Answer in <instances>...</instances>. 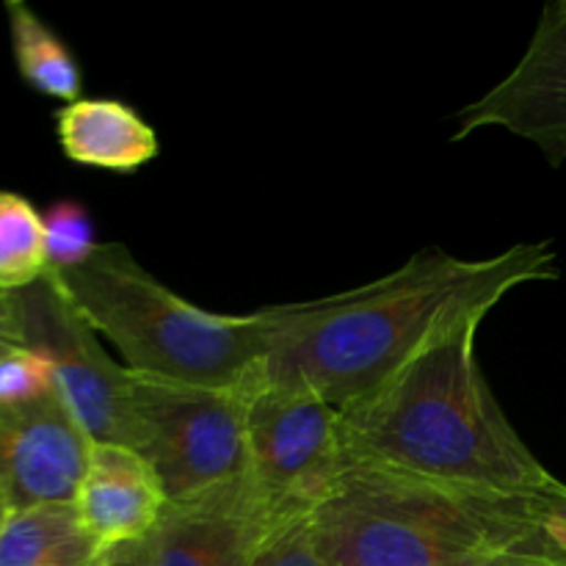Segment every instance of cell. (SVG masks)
Instances as JSON below:
<instances>
[{
    "mask_svg": "<svg viewBox=\"0 0 566 566\" xmlns=\"http://www.w3.org/2000/svg\"><path fill=\"white\" fill-rule=\"evenodd\" d=\"M484 318L473 313L448 324L340 409L346 468L566 506V484L514 431L481 370L475 340Z\"/></svg>",
    "mask_w": 566,
    "mask_h": 566,
    "instance_id": "1",
    "label": "cell"
},
{
    "mask_svg": "<svg viewBox=\"0 0 566 566\" xmlns=\"http://www.w3.org/2000/svg\"><path fill=\"white\" fill-rule=\"evenodd\" d=\"M556 263L551 241L517 243L484 260L426 249L370 285L291 304V321L265 363L343 409L396 374L448 324L490 315L514 287L556 280Z\"/></svg>",
    "mask_w": 566,
    "mask_h": 566,
    "instance_id": "2",
    "label": "cell"
},
{
    "mask_svg": "<svg viewBox=\"0 0 566 566\" xmlns=\"http://www.w3.org/2000/svg\"><path fill=\"white\" fill-rule=\"evenodd\" d=\"M66 302L119 352L130 374L235 387L274 354L291 304L247 315L210 313L155 280L125 243H99L86 263L48 271Z\"/></svg>",
    "mask_w": 566,
    "mask_h": 566,
    "instance_id": "3",
    "label": "cell"
},
{
    "mask_svg": "<svg viewBox=\"0 0 566 566\" xmlns=\"http://www.w3.org/2000/svg\"><path fill=\"white\" fill-rule=\"evenodd\" d=\"M313 517L335 566H479L551 539L566 506L346 468Z\"/></svg>",
    "mask_w": 566,
    "mask_h": 566,
    "instance_id": "4",
    "label": "cell"
},
{
    "mask_svg": "<svg viewBox=\"0 0 566 566\" xmlns=\"http://www.w3.org/2000/svg\"><path fill=\"white\" fill-rule=\"evenodd\" d=\"M243 390L247 475L276 520L313 514L346 470L340 409L265 359Z\"/></svg>",
    "mask_w": 566,
    "mask_h": 566,
    "instance_id": "5",
    "label": "cell"
},
{
    "mask_svg": "<svg viewBox=\"0 0 566 566\" xmlns=\"http://www.w3.org/2000/svg\"><path fill=\"white\" fill-rule=\"evenodd\" d=\"M142 453L166 501L197 495L247 473V390L130 374Z\"/></svg>",
    "mask_w": 566,
    "mask_h": 566,
    "instance_id": "6",
    "label": "cell"
},
{
    "mask_svg": "<svg viewBox=\"0 0 566 566\" xmlns=\"http://www.w3.org/2000/svg\"><path fill=\"white\" fill-rule=\"evenodd\" d=\"M22 346L53 365L55 387L94 442H116L142 453V429L130 398V370L66 302L53 276L11 293Z\"/></svg>",
    "mask_w": 566,
    "mask_h": 566,
    "instance_id": "7",
    "label": "cell"
},
{
    "mask_svg": "<svg viewBox=\"0 0 566 566\" xmlns=\"http://www.w3.org/2000/svg\"><path fill=\"white\" fill-rule=\"evenodd\" d=\"M486 127L536 144L553 166L566 160V0L545 6L517 66L459 111L453 142Z\"/></svg>",
    "mask_w": 566,
    "mask_h": 566,
    "instance_id": "8",
    "label": "cell"
},
{
    "mask_svg": "<svg viewBox=\"0 0 566 566\" xmlns=\"http://www.w3.org/2000/svg\"><path fill=\"white\" fill-rule=\"evenodd\" d=\"M280 520L247 473L166 501L147 547L153 566H258Z\"/></svg>",
    "mask_w": 566,
    "mask_h": 566,
    "instance_id": "9",
    "label": "cell"
},
{
    "mask_svg": "<svg viewBox=\"0 0 566 566\" xmlns=\"http://www.w3.org/2000/svg\"><path fill=\"white\" fill-rule=\"evenodd\" d=\"M92 446L59 387L36 401L0 407V481L11 512L75 503Z\"/></svg>",
    "mask_w": 566,
    "mask_h": 566,
    "instance_id": "10",
    "label": "cell"
},
{
    "mask_svg": "<svg viewBox=\"0 0 566 566\" xmlns=\"http://www.w3.org/2000/svg\"><path fill=\"white\" fill-rule=\"evenodd\" d=\"M72 506L99 547H114L147 539L166 506V492L136 448L94 442Z\"/></svg>",
    "mask_w": 566,
    "mask_h": 566,
    "instance_id": "11",
    "label": "cell"
},
{
    "mask_svg": "<svg viewBox=\"0 0 566 566\" xmlns=\"http://www.w3.org/2000/svg\"><path fill=\"white\" fill-rule=\"evenodd\" d=\"M59 144L70 160L92 169L130 171L158 158L153 125L119 99H77L55 114Z\"/></svg>",
    "mask_w": 566,
    "mask_h": 566,
    "instance_id": "12",
    "label": "cell"
},
{
    "mask_svg": "<svg viewBox=\"0 0 566 566\" xmlns=\"http://www.w3.org/2000/svg\"><path fill=\"white\" fill-rule=\"evenodd\" d=\"M103 551L72 503L9 512L0 531V566H92Z\"/></svg>",
    "mask_w": 566,
    "mask_h": 566,
    "instance_id": "13",
    "label": "cell"
},
{
    "mask_svg": "<svg viewBox=\"0 0 566 566\" xmlns=\"http://www.w3.org/2000/svg\"><path fill=\"white\" fill-rule=\"evenodd\" d=\"M11 25V48H14L17 70L22 81L39 94L64 99L66 105L81 99L83 77L75 55L66 44L39 20L31 6L11 0L6 3Z\"/></svg>",
    "mask_w": 566,
    "mask_h": 566,
    "instance_id": "14",
    "label": "cell"
},
{
    "mask_svg": "<svg viewBox=\"0 0 566 566\" xmlns=\"http://www.w3.org/2000/svg\"><path fill=\"white\" fill-rule=\"evenodd\" d=\"M44 219L25 197L0 191V293L11 296L48 276Z\"/></svg>",
    "mask_w": 566,
    "mask_h": 566,
    "instance_id": "15",
    "label": "cell"
},
{
    "mask_svg": "<svg viewBox=\"0 0 566 566\" xmlns=\"http://www.w3.org/2000/svg\"><path fill=\"white\" fill-rule=\"evenodd\" d=\"M42 219L50 271H70L86 263L97 252L99 243L94 241V224L81 202L61 199V202L50 205Z\"/></svg>",
    "mask_w": 566,
    "mask_h": 566,
    "instance_id": "16",
    "label": "cell"
},
{
    "mask_svg": "<svg viewBox=\"0 0 566 566\" xmlns=\"http://www.w3.org/2000/svg\"><path fill=\"white\" fill-rule=\"evenodd\" d=\"M258 566H335L318 528H315L313 514H296L285 517L274 525L269 534Z\"/></svg>",
    "mask_w": 566,
    "mask_h": 566,
    "instance_id": "17",
    "label": "cell"
},
{
    "mask_svg": "<svg viewBox=\"0 0 566 566\" xmlns=\"http://www.w3.org/2000/svg\"><path fill=\"white\" fill-rule=\"evenodd\" d=\"M55 390L53 365L33 348L14 346L0 357V407L36 401Z\"/></svg>",
    "mask_w": 566,
    "mask_h": 566,
    "instance_id": "18",
    "label": "cell"
},
{
    "mask_svg": "<svg viewBox=\"0 0 566 566\" xmlns=\"http://www.w3.org/2000/svg\"><path fill=\"white\" fill-rule=\"evenodd\" d=\"M479 566H566V553L553 539L536 542V545L512 547L497 556L486 558Z\"/></svg>",
    "mask_w": 566,
    "mask_h": 566,
    "instance_id": "19",
    "label": "cell"
},
{
    "mask_svg": "<svg viewBox=\"0 0 566 566\" xmlns=\"http://www.w3.org/2000/svg\"><path fill=\"white\" fill-rule=\"evenodd\" d=\"M92 566H153L147 539L122 542V545L105 547Z\"/></svg>",
    "mask_w": 566,
    "mask_h": 566,
    "instance_id": "20",
    "label": "cell"
},
{
    "mask_svg": "<svg viewBox=\"0 0 566 566\" xmlns=\"http://www.w3.org/2000/svg\"><path fill=\"white\" fill-rule=\"evenodd\" d=\"M0 337H6V340L22 346V335H20V324H17V315H14V304H11V296H3V293H0Z\"/></svg>",
    "mask_w": 566,
    "mask_h": 566,
    "instance_id": "21",
    "label": "cell"
},
{
    "mask_svg": "<svg viewBox=\"0 0 566 566\" xmlns=\"http://www.w3.org/2000/svg\"><path fill=\"white\" fill-rule=\"evenodd\" d=\"M547 531H551V539L556 542V545L562 547V551L566 553V517H556V520H553L551 528H547Z\"/></svg>",
    "mask_w": 566,
    "mask_h": 566,
    "instance_id": "22",
    "label": "cell"
},
{
    "mask_svg": "<svg viewBox=\"0 0 566 566\" xmlns=\"http://www.w3.org/2000/svg\"><path fill=\"white\" fill-rule=\"evenodd\" d=\"M9 512H11V509H9V495H6V486H3V481H0V531H3Z\"/></svg>",
    "mask_w": 566,
    "mask_h": 566,
    "instance_id": "23",
    "label": "cell"
},
{
    "mask_svg": "<svg viewBox=\"0 0 566 566\" xmlns=\"http://www.w3.org/2000/svg\"><path fill=\"white\" fill-rule=\"evenodd\" d=\"M14 346H17V343H11V340H6V337H0V357H3V354H9Z\"/></svg>",
    "mask_w": 566,
    "mask_h": 566,
    "instance_id": "24",
    "label": "cell"
}]
</instances>
